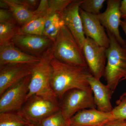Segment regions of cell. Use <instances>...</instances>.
I'll use <instances>...</instances> for the list:
<instances>
[{
  "label": "cell",
  "mask_w": 126,
  "mask_h": 126,
  "mask_svg": "<svg viewBox=\"0 0 126 126\" xmlns=\"http://www.w3.org/2000/svg\"><path fill=\"white\" fill-rule=\"evenodd\" d=\"M51 87L57 98L75 89L90 88L87 78L90 73L88 68L64 63L53 58L51 60Z\"/></svg>",
  "instance_id": "1"
},
{
  "label": "cell",
  "mask_w": 126,
  "mask_h": 126,
  "mask_svg": "<svg viewBox=\"0 0 126 126\" xmlns=\"http://www.w3.org/2000/svg\"><path fill=\"white\" fill-rule=\"evenodd\" d=\"M52 46L41 56L40 61L31 65V77L26 101L32 96L36 95L58 103L50 84L51 62L54 57Z\"/></svg>",
  "instance_id": "2"
},
{
  "label": "cell",
  "mask_w": 126,
  "mask_h": 126,
  "mask_svg": "<svg viewBox=\"0 0 126 126\" xmlns=\"http://www.w3.org/2000/svg\"><path fill=\"white\" fill-rule=\"evenodd\" d=\"M107 32L110 44L107 49V64L104 77L113 93L119 82L126 77V48L122 47L111 33Z\"/></svg>",
  "instance_id": "3"
},
{
  "label": "cell",
  "mask_w": 126,
  "mask_h": 126,
  "mask_svg": "<svg viewBox=\"0 0 126 126\" xmlns=\"http://www.w3.org/2000/svg\"><path fill=\"white\" fill-rule=\"evenodd\" d=\"M52 47L54 57L58 61L69 65L88 68L82 49L64 24L61 26Z\"/></svg>",
  "instance_id": "4"
},
{
  "label": "cell",
  "mask_w": 126,
  "mask_h": 126,
  "mask_svg": "<svg viewBox=\"0 0 126 126\" xmlns=\"http://www.w3.org/2000/svg\"><path fill=\"white\" fill-rule=\"evenodd\" d=\"M60 110L58 103L34 95L26 100L18 112L30 123L37 124Z\"/></svg>",
  "instance_id": "5"
},
{
  "label": "cell",
  "mask_w": 126,
  "mask_h": 126,
  "mask_svg": "<svg viewBox=\"0 0 126 126\" xmlns=\"http://www.w3.org/2000/svg\"><path fill=\"white\" fill-rule=\"evenodd\" d=\"M96 108L93 92L90 88L86 90L75 89L68 92L60 108L64 118L69 120L81 110Z\"/></svg>",
  "instance_id": "6"
},
{
  "label": "cell",
  "mask_w": 126,
  "mask_h": 126,
  "mask_svg": "<svg viewBox=\"0 0 126 126\" xmlns=\"http://www.w3.org/2000/svg\"><path fill=\"white\" fill-rule=\"evenodd\" d=\"M107 49L87 37L83 46V52L89 72L100 80L104 77L107 64Z\"/></svg>",
  "instance_id": "7"
},
{
  "label": "cell",
  "mask_w": 126,
  "mask_h": 126,
  "mask_svg": "<svg viewBox=\"0 0 126 126\" xmlns=\"http://www.w3.org/2000/svg\"><path fill=\"white\" fill-rule=\"evenodd\" d=\"M31 75L9 88L0 96V113L18 111L25 102Z\"/></svg>",
  "instance_id": "8"
},
{
  "label": "cell",
  "mask_w": 126,
  "mask_h": 126,
  "mask_svg": "<svg viewBox=\"0 0 126 126\" xmlns=\"http://www.w3.org/2000/svg\"><path fill=\"white\" fill-rule=\"evenodd\" d=\"M11 42L23 52L40 58L54 44L44 35L22 33L14 37Z\"/></svg>",
  "instance_id": "9"
},
{
  "label": "cell",
  "mask_w": 126,
  "mask_h": 126,
  "mask_svg": "<svg viewBox=\"0 0 126 126\" xmlns=\"http://www.w3.org/2000/svg\"><path fill=\"white\" fill-rule=\"evenodd\" d=\"M121 0H108L107 1V7L103 13L98 15L100 22L106 31L111 33L122 47L126 48V41L120 34L121 15L120 11Z\"/></svg>",
  "instance_id": "10"
},
{
  "label": "cell",
  "mask_w": 126,
  "mask_h": 126,
  "mask_svg": "<svg viewBox=\"0 0 126 126\" xmlns=\"http://www.w3.org/2000/svg\"><path fill=\"white\" fill-rule=\"evenodd\" d=\"M82 0H73L72 2L60 13L61 20L67 27L82 49L86 37L84 33L79 6Z\"/></svg>",
  "instance_id": "11"
},
{
  "label": "cell",
  "mask_w": 126,
  "mask_h": 126,
  "mask_svg": "<svg viewBox=\"0 0 126 126\" xmlns=\"http://www.w3.org/2000/svg\"><path fill=\"white\" fill-rule=\"evenodd\" d=\"M79 12L84 35L108 48L110 46V39L97 15L89 14L80 8Z\"/></svg>",
  "instance_id": "12"
},
{
  "label": "cell",
  "mask_w": 126,
  "mask_h": 126,
  "mask_svg": "<svg viewBox=\"0 0 126 126\" xmlns=\"http://www.w3.org/2000/svg\"><path fill=\"white\" fill-rule=\"evenodd\" d=\"M31 65L15 64L0 67V96L9 88L31 75Z\"/></svg>",
  "instance_id": "13"
},
{
  "label": "cell",
  "mask_w": 126,
  "mask_h": 126,
  "mask_svg": "<svg viewBox=\"0 0 126 126\" xmlns=\"http://www.w3.org/2000/svg\"><path fill=\"white\" fill-rule=\"evenodd\" d=\"M40 60L41 58L23 52L16 47L11 41L0 46V67L15 64L32 65Z\"/></svg>",
  "instance_id": "14"
},
{
  "label": "cell",
  "mask_w": 126,
  "mask_h": 126,
  "mask_svg": "<svg viewBox=\"0 0 126 126\" xmlns=\"http://www.w3.org/2000/svg\"><path fill=\"white\" fill-rule=\"evenodd\" d=\"M114 119L111 112L99 111L96 108L81 110L68 120L70 126H102Z\"/></svg>",
  "instance_id": "15"
},
{
  "label": "cell",
  "mask_w": 126,
  "mask_h": 126,
  "mask_svg": "<svg viewBox=\"0 0 126 126\" xmlns=\"http://www.w3.org/2000/svg\"><path fill=\"white\" fill-rule=\"evenodd\" d=\"M87 79L94 94L97 109L104 112H111L113 109L111 103V90L91 74L88 75Z\"/></svg>",
  "instance_id": "16"
},
{
  "label": "cell",
  "mask_w": 126,
  "mask_h": 126,
  "mask_svg": "<svg viewBox=\"0 0 126 126\" xmlns=\"http://www.w3.org/2000/svg\"><path fill=\"white\" fill-rule=\"evenodd\" d=\"M14 19L20 26L29 21L33 16V12L28 9L20 0H4Z\"/></svg>",
  "instance_id": "17"
},
{
  "label": "cell",
  "mask_w": 126,
  "mask_h": 126,
  "mask_svg": "<svg viewBox=\"0 0 126 126\" xmlns=\"http://www.w3.org/2000/svg\"><path fill=\"white\" fill-rule=\"evenodd\" d=\"M48 15L34 14L33 17L28 23L20 26V33L43 35L46 21Z\"/></svg>",
  "instance_id": "18"
},
{
  "label": "cell",
  "mask_w": 126,
  "mask_h": 126,
  "mask_svg": "<svg viewBox=\"0 0 126 126\" xmlns=\"http://www.w3.org/2000/svg\"><path fill=\"white\" fill-rule=\"evenodd\" d=\"M64 25L60 14L49 15L46 21L43 35L54 43L55 42L61 26Z\"/></svg>",
  "instance_id": "19"
},
{
  "label": "cell",
  "mask_w": 126,
  "mask_h": 126,
  "mask_svg": "<svg viewBox=\"0 0 126 126\" xmlns=\"http://www.w3.org/2000/svg\"><path fill=\"white\" fill-rule=\"evenodd\" d=\"M20 26L15 20L4 23H0V46L11 41L20 33Z\"/></svg>",
  "instance_id": "20"
},
{
  "label": "cell",
  "mask_w": 126,
  "mask_h": 126,
  "mask_svg": "<svg viewBox=\"0 0 126 126\" xmlns=\"http://www.w3.org/2000/svg\"><path fill=\"white\" fill-rule=\"evenodd\" d=\"M30 123L18 111L0 113V126H24Z\"/></svg>",
  "instance_id": "21"
},
{
  "label": "cell",
  "mask_w": 126,
  "mask_h": 126,
  "mask_svg": "<svg viewBox=\"0 0 126 126\" xmlns=\"http://www.w3.org/2000/svg\"><path fill=\"white\" fill-rule=\"evenodd\" d=\"M36 124L38 126H70L68 120L64 118L61 110L43 119Z\"/></svg>",
  "instance_id": "22"
},
{
  "label": "cell",
  "mask_w": 126,
  "mask_h": 126,
  "mask_svg": "<svg viewBox=\"0 0 126 126\" xmlns=\"http://www.w3.org/2000/svg\"><path fill=\"white\" fill-rule=\"evenodd\" d=\"M105 0H82L79 8L89 14L99 15Z\"/></svg>",
  "instance_id": "23"
},
{
  "label": "cell",
  "mask_w": 126,
  "mask_h": 126,
  "mask_svg": "<svg viewBox=\"0 0 126 126\" xmlns=\"http://www.w3.org/2000/svg\"><path fill=\"white\" fill-rule=\"evenodd\" d=\"M73 0H48V15L60 14L73 1Z\"/></svg>",
  "instance_id": "24"
},
{
  "label": "cell",
  "mask_w": 126,
  "mask_h": 126,
  "mask_svg": "<svg viewBox=\"0 0 126 126\" xmlns=\"http://www.w3.org/2000/svg\"><path fill=\"white\" fill-rule=\"evenodd\" d=\"M117 106L111 112L115 119L126 120V96L120 97L116 101Z\"/></svg>",
  "instance_id": "25"
},
{
  "label": "cell",
  "mask_w": 126,
  "mask_h": 126,
  "mask_svg": "<svg viewBox=\"0 0 126 126\" xmlns=\"http://www.w3.org/2000/svg\"><path fill=\"white\" fill-rule=\"evenodd\" d=\"M14 16L9 10L0 9V23H4L15 20Z\"/></svg>",
  "instance_id": "26"
},
{
  "label": "cell",
  "mask_w": 126,
  "mask_h": 126,
  "mask_svg": "<svg viewBox=\"0 0 126 126\" xmlns=\"http://www.w3.org/2000/svg\"><path fill=\"white\" fill-rule=\"evenodd\" d=\"M23 5L31 11L34 12L38 8L40 0H20Z\"/></svg>",
  "instance_id": "27"
},
{
  "label": "cell",
  "mask_w": 126,
  "mask_h": 126,
  "mask_svg": "<svg viewBox=\"0 0 126 126\" xmlns=\"http://www.w3.org/2000/svg\"><path fill=\"white\" fill-rule=\"evenodd\" d=\"M124 120L113 119L106 123L102 126H123Z\"/></svg>",
  "instance_id": "28"
},
{
  "label": "cell",
  "mask_w": 126,
  "mask_h": 126,
  "mask_svg": "<svg viewBox=\"0 0 126 126\" xmlns=\"http://www.w3.org/2000/svg\"><path fill=\"white\" fill-rule=\"evenodd\" d=\"M120 9L121 18L124 20H126V0L121 1Z\"/></svg>",
  "instance_id": "29"
},
{
  "label": "cell",
  "mask_w": 126,
  "mask_h": 126,
  "mask_svg": "<svg viewBox=\"0 0 126 126\" xmlns=\"http://www.w3.org/2000/svg\"><path fill=\"white\" fill-rule=\"evenodd\" d=\"M0 9H1L9 10L8 5L6 4L4 0H0Z\"/></svg>",
  "instance_id": "30"
},
{
  "label": "cell",
  "mask_w": 126,
  "mask_h": 126,
  "mask_svg": "<svg viewBox=\"0 0 126 126\" xmlns=\"http://www.w3.org/2000/svg\"><path fill=\"white\" fill-rule=\"evenodd\" d=\"M121 26L126 35V20H122L121 21Z\"/></svg>",
  "instance_id": "31"
},
{
  "label": "cell",
  "mask_w": 126,
  "mask_h": 126,
  "mask_svg": "<svg viewBox=\"0 0 126 126\" xmlns=\"http://www.w3.org/2000/svg\"><path fill=\"white\" fill-rule=\"evenodd\" d=\"M24 126H38L37 124H33V123H30L29 124H26Z\"/></svg>",
  "instance_id": "32"
},
{
  "label": "cell",
  "mask_w": 126,
  "mask_h": 126,
  "mask_svg": "<svg viewBox=\"0 0 126 126\" xmlns=\"http://www.w3.org/2000/svg\"><path fill=\"white\" fill-rule=\"evenodd\" d=\"M125 96H126V92H125L123 93V94H122L120 97H123Z\"/></svg>",
  "instance_id": "33"
},
{
  "label": "cell",
  "mask_w": 126,
  "mask_h": 126,
  "mask_svg": "<svg viewBox=\"0 0 126 126\" xmlns=\"http://www.w3.org/2000/svg\"><path fill=\"white\" fill-rule=\"evenodd\" d=\"M126 126V120L124 121V126Z\"/></svg>",
  "instance_id": "34"
},
{
  "label": "cell",
  "mask_w": 126,
  "mask_h": 126,
  "mask_svg": "<svg viewBox=\"0 0 126 126\" xmlns=\"http://www.w3.org/2000/svg\"><path fill=\"white\" fill-rule=\"evenodd\" d=\"M126 79V78H123V79H122V80H124V79Z\"/></svg>",
  "instance_id": "35"
}]
</instances>
